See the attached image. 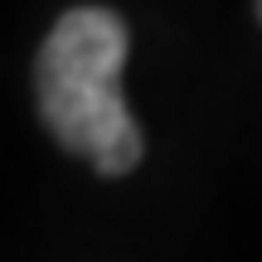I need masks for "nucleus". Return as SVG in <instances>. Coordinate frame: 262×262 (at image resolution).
<instances>
[{"label":"nucleus","mask_w":262,"mask_h":262,"mask_svg":"<svg viewBox=\"0 0 262 262\" xmlns=\"http://www.w3.org/2000/svg\"><path fill=\"white\" fill-rule=\"evenodd\" d=\"M126 49L131 34L122 15L102 5H78L49 29L34 63L39 117L49 136L68 156H83L107 180L136 170L146 156L141 126L122 97Z\"/></svg>","instance_id":"nucleus-1"},{"label":"nucleus","mask_w":262,"mask_h":262,"mask_svg":"<svg viewBox=\"0 0 262 262\" xmlns=\"http://www.w3.org/2000/svg\"><path fill=\"white\" fill-rule=\"evenodd\" d=\"M257 19H262V0H257Z\"/></svg>","instance_id":"nucleus-2"}]
</instances>
